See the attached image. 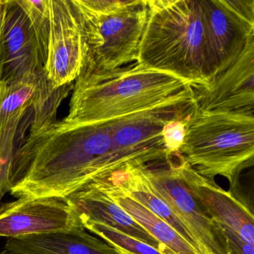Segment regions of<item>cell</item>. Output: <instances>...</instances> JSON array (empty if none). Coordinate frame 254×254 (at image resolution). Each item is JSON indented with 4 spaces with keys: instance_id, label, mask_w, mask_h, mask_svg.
<instances>
[{
    "instance_id": "6da1fadb",
    "label": "cell",
    "mask_w": 254,
    "mask_h": 254,
    "mask_svg": "<svg viewBox=\"0 0 254 254\" xmlns=\"http://www.w3.org/2000/svg\"><path fill=\"white\" fill-rule=\"evenodd\" d=\"M133 67L171 74L191 87L206 85L201 0H148Z\"/></svg>"
},
{
    "instance_id": "7a4b0ae2",
    "label": "cell",
    "mask_w": 254,
    "mask_h": 254,
    "mask_svg": "<svg viewBox=\"0 0 254 254\" xmlns=\"http://www.w3.org/2000/svg\"><path fill=\"white\" fill-rule=\"evenodd\" d=\"M193 102L188 83L156 70L124 68L114 76L88 82L75 81L69 125L96 124L169 104Z\"/></svg>"
},
{
    "instance_id": "3957f363",
    "label": "cell",
    "mask_w": 254,
    "mask_h": 254,
    "mask_svg": "<svg viewBox=\"0 0 254 254\" xmlns=\"http://www.w3.org/2000/svg\"><path fill=\"white\" fill-rule=\"evenodd\" d=\"M79 14L86 56L75 81L88 82L117 75L136 62L146 24L145 0H72Z\"/></svg>"
},
{
    "instance_id": "277c9868",
    "label": "cell",
    "mask_w": 254,
    "mask_h": 254,
    "mask_svg": "<svg viewBox=\"0 0 254 254\" xmlns=\"http://www.w3.org/2000/svg\"><path fill=\"white\" fill-rule=\"evenodd\" d=\"M179 153L209 181L219 175L234 185L241 172L254 165V114L203 111L193 105Z\"/></svg>"
},
{
    "instance_id": "5b68a950",
    "label": "cell",
    "mask_w": 254,
    "mask_h": 254,
    "mask_svg": "<svg viewBox=\"0 0 254 254\" xmlns=\"http://www.w3.org/2000/svg\"><path fill=\"white\" fill-rule=\"evenodd\" d=\"M174 154L162 164L151 163L139 166L136 170L150 189L167 203L187 227L201 254H231L219 227L205 212L183 181Z\"/></svg>"
},
{
    "instance_id": "8992f818",
    "label": "cell",
    "mask_w": 254,
    "mask_h": 254,
    "mask_svg": "<svg viewBox=\"0 0 254 254\" xmlns=\"http://www.w3.org/2000/svg\"><path fill=\"white\" fill-rule=\"evenodd\" d=\"M201 2L208 83L230 65L254 38V0Z\"/></svg>"
},
{
    "instance_id": "52a82bcc",
    "label": "cell",
    "mask_w": 254,
    "mask_h": 254,
    "mask_svg": "<svg viewBox=\"0 0 254 254\" xmlns=\"http://www.w3.org/2000/svg\"><path fill=\"white\" fill-rule=\"evenodd\" d=\"M192 105L193 102L169 104L107 122L117 157L133 167L166 161L172 154L165 144L163 129Z\"/></svg>"
},
{
    "instance_id": "ba28073f",
    "label": "cell",
    "mask_w": 254,
    "mask_h": 254,
    "mask_svg": "<svg viewBox=\"0 0 254 254\" xmlns=\"http://www.w3.org/2000/svg\"><path fill=\"white\" fill-rule=\"evenodd\" d=\"M178 172L203 210L215 221L231 254H254V217L230 191L199 175L179 152L174 154Z\"/></svg>"
},
{
    "instance_id": "9c48e42d",
    "label": "cell",
    "mask_w": 254,
    "mask_h": 254,
    "mask_svg": "<svg viewBox=\"0 0 254 254\" xmlns=\"http://www.w3.org/2000/svg\"><path fill=\"white\" fill-rule=\"evenodd\" d=\"M50 32L44 68L56 88L72 84L86 56L85 39L79 14L72 0H50Z\"/></svg>"
},
{
    "instance_id": "30bf717a",
    "label": "cell",
    "mask_w": 254,
    "mask_h": 254,
    "mask_svg": "<svg viewBox=\"0 0 254 254\" xmlns=\"http://www.w3.org/2000/svg\"><path fill=\"white\" fill-rule=\"evenodd\" d=\"M84 229L73 206L62 197H20L0 205V237Z\"/></svg>"
},
{
    "instance_id": "8fae6325",
    "label": "cell",
    "mask_w": 254,
    "mask_h": 254,
    "mask_svg": "<svg viewBox=\"0 0 254 254\" xmlns=\"http://www.w3.org/2000/svg\"><path fill=\"white\" fill-rule=\"evenodd\" d=\"M193 105L203 111L254 113V38L204 86L191 87Z\"/></svg>"
},
{
    "instance_id": "7c38bea8",
    "label": "cell",
    "mask_w": 254,
    "mask_h": 254,
    "mask_svg": "<svg viewBox=\"0 0 254 254\" xmlns=\"http://www.w3.org/2000/svg\"><path fill=\"white\" fill-rule=\"evenodd\" d=\"M2 82L11 84L44 71L30 23L16 0H8L2 30Z\"/></svg>"
},
{
    "instance_id": "4fadbf2b",
    "label": "cell",
    "mask_w": 254,
    "mask_h": 254,
    "mask_svg": "<svg viewBox=\"0 0 254 254\" xmlns=\"http://www.w3.org/2000/svg\"><path fill=\"white\" fill-rule=\"evenodd\" d=\"M66 199L76 211L82 225L86 222H96L108 226L145 242L164 254L160 243L99 189H83L68 196Z\"/></svg>"
},
{
    "instance_id": "5bb4252c",
    "label": "cell",
    "mask_w": 254,
    "mask_h": 254,
    "mask_svg": "<svg viewBox=\"0 0 254 254\" xmlns=\"http://www.w3.org/2000/svg\"><path fill=\"white\" fill-rule=\"evenodd\" d=\"M5 249L17 254H127L84 229L10 238Z\"/></svg>"
},
{
    "instance_id": "9a60e30c",
    "label": "cell",
    "mask_w": 254,
    "mask_h": 254,
    "mask_svg": "<svg viewBox=\"0 0 254 254\" xmlns=\"http://www.w3.org/2000/svg\"><path fill=\"white\" fill-rule=\"evenodd\" d=\"M43 72L11 84L0 82V156L5 160L14 161L16 133L38 100Z\"/></svg>"
},
{
    "instance_id": "2e32d148",
    "label": "cell",
    "mask_w": 254,
    "mask_h": 254,
    "mask_svg": "<svg viewBox=\"0 0 254 254\" xmlns=\"http://www.w3.org/2000/svg\"><path fill=\"white\" fill-rule=\"evenodd\" d=\"M90 188V187H89ZM97 188L123 208L141 227L145 229L163 249L164 254H200L172 227L156 216L134 199L117 191L112 187Z\"/></svg>"
},
{
    "instance_id": "e0dca14e",
    "label": "cell",
    "mask_w": 254,
    "mask_h": 254,
    "mask_svg": "<svg viewBox=\"0 0 254 254\" xmlns=\"http://www.w3.org/2000/svg\"><path fill=\"white\" fill-rule=\"evenodd\" d=\"M26 14L35 34L43 66H45L50 32V0H16Z\"/></svg>"
},
{
    "instance_id": "ac0fdd59",
    "label": "cell",
    "mask_w": 254,
    "mask_h": 254,
    "mask_svg": "<svg viewBox=\"0 0 254 254\" xmlns=\"http://www.w3.org/2000/svg\"><path fill=\"white\" fill-rule=\"evenodd\" d=\"M84 230H88L102 238L108 245L127 254H162L159 250L145 242L124 234L108 226L96 222L83 224Z\"/></svg>"
},
{
    "instance_id": "d6986e66",
    "label": "cell",
    "mask_w": 254,
    "mask_h": 254,
    "mask_svg": "<svg viewBox=\"0 0 254 254\" xmlns=\"http://www.w3.org/2000/svg\"><path fill=\"white\" fill-rule=\"evenodd\" d=\"M187 117L183 116L172 120L163 129V139L170 154L179 152L180 148L184 143Z\"/></svg>"
},
{
    "instance_id": "ffe728a7",
    "label": "cell",
    "mask_w": 254,
    "mask_h": 254,
    "mask_svg": "<svg viewBox=\"0 0 254 254\" xmlns=\"http://www.w3.org/2000/svg\"><path fill=\"white\" fill-rule=\"evenodd\" d=\"M13 174V162L5 160L0 156V205L11 187Z\"/></svg>"
},
{
    "instance_id": "44dd1931",
    "label": "cell",
    "mask_w": 254,
    "mask_h": 254,
    "mask_svg": "<svg viewBox=\"0 0 254 254\" xmlns=\"http://www.w3.org/2000/svg\"><path fill=\"white\" fill-rule=\"evenodd\" d=\"M8 0H0V32L3 27Z\"/></svg>"
},
{
    "instance_id": "7402d4cb",
    "label": "cell",
    "mask_w": 254,
    "mask_h": 254,
    "mask_svg": "<svg viewBox=\"0 0 254 254\" xmlns=\"http://www.w3.org/2000/svg\"><path fill=\"white\" fill-rule=\"evenodd\" d=\"M2 30L0 32V82L2 81Z\"/></svg>"
},
{
    "instance_id": "603a6c76",
    "label": "cell",
    "mask_w": 254,
    "mask_h": 254,
    "mask_svg": "<svg viewBox=\"0 0 254 254\" xmlns=\"http://www.w3.org/2000/svg\"><path fill=\"white\" fill-rule=\"evenodd\" d=\"M0 254H17L15 253L11 252V251H8V250L5 249L0 250Z\"/></svg>"
}]
</instances>
